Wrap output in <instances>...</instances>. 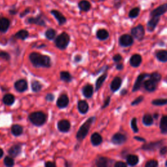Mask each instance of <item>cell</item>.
I'll return each mask as SVG.
<instances>
[{"mask_svg": "<svg viewBox=\"0 0 167 167\" xmlns=\"http://www.w3.org/2000/svg\"><path fill=\"white\" fill-rule=\"evenodd\" d=\"M114 166L115 167H126L127 164L124 162H122V161H118V162L115 163Z\"/></svg>", "mask_w": 167, "mask_h": 167, "instance_id": "f5cc1de1", "label": "cell"}, {"mask_svg": "<svg viewBox=\"0 0 167 167\" xmlns=\"http://www.w3.org/2000/svg\"><path fill=\"white\" fill-rule=\"evenodd\" d=\"M167 153V147H162V148L161 149V151H160V154L161 155H164Z\"/></svg>", "mask_w": 167, "mask_h": 167, "instance_id": "9f6ffc18", "label": "cell"}, {"mask_svg": "<svg viewBox=\"0 0 167 167\" xmlns=\"http://www.w3.org/2000/svg\"><path fill=\"white\" fill-rule=\"evenodd\" d=\"M29 59L32 65L36 68H49L52 65L51 58L49 56L41 54L36 52L31 53L29 56Z\"/></svg>", "mask_w": 167, "mask_h": 167, "instance_id": "6da1fadb", "label": "cell"}, {"mask_svg": "<svg viewBox=\"0 0 167 167\" xmlns=\"http://www.w3.org/2000/svg\"><path fill=\"white\" fill-rule=\"evenodd\" d=\"M160 129L163 134H167V116L162 117L160 121Z\"/></svg>", "mask_w": 167, "mask_h": 167, "instance_id": "8d00e7d4", "label": "cell"}, {"mask_svg": "<svg viewBox=\"0 0 167 167\" xmlns=\"http://www.w3.org/2000/svg\"><path fill=\"white\" fill-rule=\"evenodd\" d=\"M166 80H167V79H166Z\"/></svg>", "mask_w": 167, "mask_h": 167, "instance_id": "03108f58", "label": "cell"}, {"mask_svg": "<svg viewBox=\"0 0 167 167\" xmlns=\"http://www.w3.org/2000/svg\"><path fill=\"white\" fill-rule=\"evenodd\" d=\"M30 11H31V9L29 8V7H28V8H26L24 11H22L20 14V18H24V17H26L27 14H28Z\"/></svg>", "mask_w": 167, "mask_h": 167, "instance_id": "7dc6e473", "label": "cell"}, {"mask_svg": "<svg viewBox=\"0 0 167 167\" xmlns=\"http://www.w3.org/2000/svg\"><path fill=\"white\" fill-rule=\"evenodd\" d=\"M143 123L144 125L147 126L151 125L154 123V119L153 117L150 114H146L143 117Z\"/></svg>", "mask_w": 167, "mask_h": 167, "instance_id": "f35d334b", "label": "cell"}, {"mask_svg": "<svg viewBox=\"0 0 167 167\" xmlns=\"http://www.w3.org/2000/svg\"><path fill=\"white\" fill-rule=\"evenodd\" d=\"M50 14L52 15H53V17H54L56 19V20L58 22V24L59 26H63L65 24H66V22H67L66 17L59 11L53 9V10L50 11Z\"/></svg>", "mask_w": 167, "mask_h": 167, "instance_id": "9c48e42d", "label": "cell"}, {"mask_svg": "<svg viewBox=\"0 0 167 167\" xmlns=\"http://www.w3.org/2000/svg\"><path fill=\"white\" fill-rule=\"evenodd\" d=\"M167 12V3H163L158 6L157 8L154 9L151 11L149 15L151 17H160L162 15L164 14Z\"/></svg>", "mask_w": 167, "mask_h": 167, "instance_id": "52a82bcc", "label": "cell"}, {"mask_svg": "<svg viewBox=\"0 0 167 167\" xmlns=\"http://www.w3.org/2000/svg\"><path fill=\"white\" fill-rule=\"evenodd\" d=\"M121 83H122V81H121V79L119 77H116L114 78L110 84V89L112 92L118 91L121 86Z\"/></svg>", "mask_w": 167, "mask_h": 167, "instance_id": "d4e9b609", "label": "cell"}, {"mask_svg": "<svg viewBox=\"0 0 167 167\" xmlns=\"http://www.w3.org/2000/svg\"><path fill=\"white\" fill-rule=\"evenodd\" d=\"M0 58L6 61H9L11 59V56L9 53H7L4 51H1L0 52Z\"/></svg>", "mask_w": 167, "mask_h": 167, "instance_id": "ee69618b", "label": "cell"}, {"mask_svg": "<svg viewBox=\"0 0 167 167\" xmlns=\"http://www.w3.org/2000/svg\"><path fill=\"white\" fill-rule=\"evenodd\" d=\"M123 68H124V65H123V64H121V63H119L116 65V69L118 70L123 69Z\"/></svg>", "mask_w": 167, "mask_h": 167, "instance_id": "680465c9", "label": "cell"}, {"mask_svg": "<svg viewBox=\"0 0 167 167\" xmlns=\"http://www.w3.org/2000/svg\"><path fill=\"white\" fill-rule=\"evenodd\" d=\"M3 103L7 106H11L15 101V97L14 95L10 94H5L3 97Z\"/></svg>", "mask_w": 167, "mask_h": 167, "instance_id": "4316f807", "label": "cell"}, {"mask_svg": "<svg viewBox=\"0 0 167 167\" xmlns=\"http://www.w3.org/2000/svg\"><path fill=\"white\" fill-rule=\"evenodd\" d=\"M82 59V57L80 56H75V58H74V62L76 63H78L79 62H80Z\"/></svg>", "mask_w": 167, "mask_h": 167, "instance_id": "6f0895ef", "label": "cell"}, {"mask_svg": "<svg viewBox=\"0 0 167 167\" xmlns=\"http://www.w3.org/2000/svg\"><path fill=\"white\" fill-rule=\"evenodd\" d=\"M122 5V2H121V0H116L114 3V7L116 9H119L120 8V7Z\"/></svg>", "mask_w": 167, "mask_h": 167, "instance_id": "681fc988", "label": "cell"}, {"mask_svg": "<svg viewBox=\"0 0 167 167\" xmlns=\"http://www.w3.org/2000/svg\"><path fill=\"white\" fill-rule=\"evenodd\" d=\"M131 127H132V129L133 130V131L134 133H138L139 128L137 126V119H136V118H134L131 120Z\"/></svg>", "mask_w": 167, "mask_h": 167, "instance_id": "7bdbcfd3", "label": "cell"}, {"mask_svg": "<svg viewBox=\"0 0 167 167\" xmlns=\"http://www.w3.org/2000/svg\"><path fill=\"white\" fill-rule=\"evenodd\" d=\"M142 57L139 54H134L130 59V64L133 67H138L142 63Z\"/></svg>", "mask_w": 167, "mask_h": 167, "instance_id": "7402d4cb", "label": "cell"}, {"mask_svg": "<svg viewBox=\"0 0 167 167\" xmlns=\"http://www.w3.org/2000/svg\"><path fill=\"white\" fill-rule=\"evenodd\" d=\"M157 82H155L154 80L149 78L144 82V86L148 92H154L157 88Z\"/></svg>", "mask_w": 167, "mask_h": 167, "instance_id": "ac0fdd59", "label": "cell"}, {"mask_svg": "<svg viewBox=\"0 0 167 167\" xmlns=\"http://www.w3.org/2000/svg\"><path fill=\"white\" fill-rule=\"evenodd\" d=\"M9 13L11 15H16V14H18V9L17 8H14V7L13 8H13H11V9H10L9 10Z\"/></svg>", "mask_w": 167, "mask_h": 167, "instance_id": "db71d44e", "label": "cell"}, {"mask_svg": "<svg viewBox=\"0 0 167 167\" xmlns=\"http://www.w3.org/2000/svg\"><path fill=\"white\" fill-rule=\"evenodd\" d=\"M146 167H157L158 166V162L155 160H150L146 164Z\"/></svg>", "mask_w": 167, "mask_h": 167, "instance_id": "f6af8a7d", "label": "cell"}, {"mask_svg": "<svg viewBox=\"0 0 167 167\" xmlns=\"http://www.w3.org/2000/svg\"><path fill=\"white\" fill-rule=\"evenodd\" d=\"M140 13V8L139 7H136L133 8L132 9L130 10V11L129 12V18H137Z\"/></svg>", "mask_w": 167, "mask_h": 167, "instance_id": "d6a6232c", "label": "cell"}, {"mask_svg": "<svg viewBox=\"0 0 167 167\" xmlns=\"http://www.w3.org/2000/svg\"><path fill=\"white\" fill-rule=\"evenodd\" d=\"M165 166H167V161H166V163H165Z\"/></svg>", "mask_w": 167, "mask_h": 167, "instance_id": "be15d7a7", "label": "cell"}, {"mask_svg": "<svg viewBox=\"0 0 167 167\" xmlns=\"http://www.w3.org/2000/svg\"><path fill=\"white\" fill-rule=\"evenodd\" d=\"M149 77H150V78L151 80H154L155 82H156L157 83L160 81L161 79V75L158 73H154L151 74H150Z\"/></svg>", "mask_w": 167, "mask_h": 167, "instance_id": "b9f144b4", "label": "cell"}, {"mask_svg": "<svg viewBox=\"0 0 167 167\" xmlns=\"http://www.w3.org/2000/svg\"><path fill=\"white\" fill-rule=\"evenodd\" d=\"M59 75L60 79L66 82H70L73 79L72 75L67 71H62L60 73Z\"/></svg>", "mask_w": 167, "mask_h": 167, "instance_id": "d590c367", "label": "cell"}, {"mask_svg": "<svg viewBox=\"0 0 167 167\" xmlns=\"http://www.w3.org/2000/svg\"><path fill=\"white\" fill-rule=\"evenodd\" d=\"M11 21L6 17H0V32L6 33L9 29Z\"/></svg>", "mask_w": 167, "mask_h": 167, "instance_id": "4fadbf2b", "label": "cell"}, {"mask_svg": "<svg viewBox=\"0 0 167 167\" xmlns=\"http://www.w3.org/2000/svg\"><path fill=\"white\" fill-rule=\"evenodd\" d=\"M96 36L98 39H99L101 41H104L106 39H107L109 37V33L107 30H106L105 29H100L97 30V32L96 33Z\"/></svg>", "mask_w": 167, "mask_h": 167, "instance_id": "cb8c5ba5", "label": "cell"}, {"mask_svg": "<svg viewBox=\"0 0 167 167\" xmlns=\"http://www.w3.org/2000/svg\"><path fill=\"white\" fill-rule=\"evenodd\" d=\"M134 139L137 140H139V141H142V142L145 141V140H144V139H142V138H141V137H139V136H135Z\"/></svg>", "mask_w": 167, "mask_h": 167, "instance_id": "91938a15", "label": "cell"}, {"mask_svg": "<svg viewBox=\"0 0 167 167\" xmlns=\"http://www.w3.org/2000/svg\"><path fill=\"white\" fill-rule=\"evenodd\" d=\"M107 77V73H104L103 75H101V77H99V78L96 81V84H95V90L98 91L101 88V87L102 86L103 82L105 81L106 78Z\"/></svg>", "mask_w": 167, "mask_h": 167, "instance_id": "e575fe53", "label": "cell"}, {"mask_svg": "<svg viewBox=\"0 0 167 167\" xmlns=\"http://www.w3.org/2000/svg\"><path fill=\"white\" fill-rule=\"evenodd\" d=\"M103 138L100 134L98 133H94L91 136V142L94 146H97L102 143Z\"/></svg>", "mask_w": 167, "mask_h": 167, "instance_id": "603a6c76", "label": "cell"}, {"mask_svg": "<svg viewBox=\"0 0 167 167\" xmlns=\"http://www.w3.org/2000/svg\"><path fill=\"white\" fill-rule=\"evenodd\" d=\"M127 93V91L125 89L122 90V92H121V95H125Z\"/></svg>", "mask_w": 167, "mask_h": 167, "instance_id": "6125c7cd", "label": "cell"}, {"mask_svg": "<svg viewBox=\"0 0 167 167\" xmlns=\"http://www.w3.org/2000/svg\"><path fill=\"white\" fill-rule=\"evenodd\" d=\"M14 88L18 92H24L28 89V82L24 79H20L14 83Z\"/></svg>", "mask_w": 167, "mask_h": 167, "instance_id": "8fae6325", "label": "cell"}, {"mask_svg": "<svg viewBox=\"0 0 167 167\" xmlns=\"http://www.w3.org/2000/svg\"><path fill=\"white\" fill-rule=\"evenodd\" d=\"M54 98H55V97H54V95H53L52 94H48L46 95V97H45V99H46V100L47 101H50V102L54 101Z\"/></svg>", "mask_w": 167, "mask_h": 167, "instance_id": "c3c4849f", "label": "cell"}, {"mask_svg": "<svg viewBox=\"0 0 167 167\" xmlns=\"http://www.w3.org/2000/svg\"><path fill=\"white\" fill-rule=\"evenodd\" d=\"M78 109L82 114H85L89 110V105L86 101H80L78 103Z\"/></svg>", "mask_w": 167, "mask_h": 167, "instance_id": "484cf974", "label": "cell"}, {"mask_svg": "<svg viewBox=\"0 0 167 167\" xmlns=\"http://www.w3.org/2000/svg\"><path fill=\"white\" fill-rule=\"evenodd\" d=\"M134 41L133 36L129 34L122 35L119 39V43L121 47H127L133 44Z\"/></svg>", "mask_w": 167, "mask_h": 167, "instance_id": "ba28073f", "label": "cell"}, {"mask_svg": "<svg viewBox=\"0 0 167 167\" xmlns=\"http://www.w3.org/2000/svg\"><path fill=\"white\" fill-rule=\"evenodd\" d=\"M144 99V97L143 96H140L139 97H137L136 99H135V100L133 101L132 103H131V105L134 106V105H137L139 104V103H140Z\"/></svg>", "mask_w": 167, "mask_h": 167, "instance_id": "bcb514c9", "label": "cell"}, {"mask_svg": "<svg viewBox=\"0 0 167 167\" xmlns=\"http://www.w3.org/2000/svg\"><path fill=\"white\" fill-rule=\"evenodd\" d=\"M82 92L84 96L87 99H89L94 94V87L90 84H87L82 88Z\"/></svg>", "mask_w": 167, "mask_h": 167, "instance_id": "44dd1931", "label": "cell"}, {"mask_svg": "<svg viewBox=\"0 0 167 167\" xmlns=\"http://www.w3.org/2000/svg\"><path fill=\"white\" fill-rule=\"evenodd\" d=\"M14 37L18 39L25 40L29 37V32L26 29H20L15 34Z\"/></svg>", "mask_w": 167, "mask_h": 167, "instance_id": "1f68e13d", "label": "cell"}, {"mask_svg": "<svg viewBox=\"0 0 167 167\" xmlns=\"http://www.w3.org/2000/svg\"><path fill=\"white\" fill-rule=\"evenodd\" d=\"M156 58L161 62H167V51L161 50H158L155 53Z\"/></svg>", "mask_w": 167, "mask_h": 167, "instance_id": "83f0119b", "label": "cell"}, {"mask_svg": "<svg viewBox=\"0 0 167 167\" xmlns=\"http://www.w3.org/2000/svg\"><path fill=\"white\" fill-rule=\"evenodd\" d=\"M127 163L130 166H135L138 164L139 159L137 155H129L126 158Z\"/></svg>", "mask_w": 167, "mask_h": 167, "instance_id": "f546056e", "label": "cell"}, {"mask_svg": "<svg viewBox=\"0 0 167 167\" xmlns=\"http://www.w3.org/2000/svg\"><path fill=\"white\" fill-rule=\"evenodd\" d=\"M126 140H127L126 136L119 133H116L112 138V142L114 144H117V145H120V144L125 143Z\"/></svg>", "mask_w": 167, "mask_h": 167, "instance_id": "9a60e30c", "label": "cell"}, {"mask_svg": "<svg viewBox=\"0 0 167 167\" xmlns=\"http://www.w3.org/2000/svg\"><path fill=\"white\" fill-rule=\"evenodd\" d=\"M3 154H4L3 150L2 148H0V159L2 158V157H3Z\"/></svg>", "mask_w": 167, "mask_h": 167, "instance_id": "94428289", "label": "cell"}, {"mask_svg": "<svg viewBox=\"0 0 167 167\" xmlns=\"http://www.w3.org/2000/svg\"><path fill=\"white\" fill-rule=\"evenodd\" d=\"M159 21H160V17H151V18L148 22L147 24L148 31L149 32H154L155 29L156 28L157 26L158 25Z\"/></svg>", "mask_w": 167, "mask_h": 167, "instance_id": "5bb4252c", "label": "cell"}, {"mask_svg": "<svg viewBox=\"0 0 167 167\" xmlns=\"http://www.w3.org/2000/svg\"><path fill=\"white\" fill-rule=\"evenodd\" d=\"M121 59H122V57H121L120 54H116L113 57V60L116 63H118Z\"/></svg>", "mask_w": 167, "mask_h": 167, "instance_id": "f907efd6", "label": "cell"}, {"mask_svg": "<svg viewBox=\"0 0 167 167\" xmlns=\"http://www.w3.org/2000/svg\"><path fill=\"white\" fill-rule=\"evenodd\" d=\"M47 115L42 112H34L30 114L28 119L30 122L35 126L40 127L47 121Z\"/></svg>", "mask_w": 167, "mask_h": 167, "instance_id": "3957f363", "label": "cell"}, {"mask_svg": "<svg viewBox=\"0 0 167 167\" xmlns=\"http://www.w3.org/2000/svg\"><path fill=\"white\" fill-rule=\"evenodd\" d=\"M31 86H32V91L33 92H35V93L39 92L43 88V86L41 84V82H39V81H37V80L32 81Z\"/></svg>", "mask_w": 167, "mask_h": 167, "instance_id": "74e56055", "label": "cell"}, {"mask_svg": "<svg viewBox=\"0 0 167 167\" xmlns=\"http://www.w3.org/2000/svg\"><path fill=\"white\" fill-rule=\"evenodd\" d=\"M163 141H159L155 142H150L149 144H144L142 146V149L144 150L147 151H151V150H155L156 149L160 148L163 145Z\"/></svg>", "mask_w": 167, "mask_h": 167, "instance_id": "2e32d148", "label": "cell"}, {"mask_svg": "<svg viewBox=\"0 0 167 167\" xmlns=\"http://www.w3.org/2000/svg\"><path fill=\"white\" fill-rule=\"evenodd\" d=\"M56 34H57V32L55 29H52V28H49L47 30L44 35L47 39H48V40H53L56 38Z\"/></svg>", "mask_w": 167, "mask_h": 167, "instance_id": "836d02e7", "label": "cell"}, {"mask_svg": "<svg viewBox=\"0 0 167 167\" xmlns=\"http://www.w3.org/2000/svg\"><path fill=\"white\" fill-rule=\"evenodd\" d=\"M69 103V97L66 94L61 95L57 100L56 104L58 107L59 109H65L66 108Z\"/></svg>", "mask_w": 167, "mask_h": 167, "instance_id": "30bf717a", "label": "cell"}, {"mask_svg": "<svg viewBox=\"0 0 167 167\" xmlns=\"http://www.w3.org/2000/svg\"><path fill=\"white\" fill-rule=\"evenodd\" d=\"M4 164L6 166L11 167L13 166L14 165V161L13 159V157L7 156L4 159Z\"/></svg>", "mask_w": 167, "mask_h": 167, "instance_id": "60d3db41", "label": "cell"}, {"mask_svg": "<svg viewBox=\"0 0 167 167\" xmlns=\"http://www.w3.org/2000/svg\"><path fill=\"white\" fill-rule=\"evenodd\" d=\"M11 132L14 136H18L23 133V127L18 124L13 125L11 127Z\"/></svg>", "mask_w": 167, "mask_h": 167, "instance_id": "f1b7e54d", "label": "cell"}, {"mask_svg": "<svg viewBox=\"0 0 167 167\" xmlns=\"http://www.w3.org/2000/svg\"><path fill=\"white\" fill-rule=\"evenodd\" d=\"M27 23L30 24H35L39 26H46V22L43 17V14H39L35 17H29L27 18Z\"/></svg>", "mask_w": 167, "mask_h": 167, "instance_id": "8992f818", "label": "cell"}, {"mask_svg": "<svg viewBox=\"0 0 167 167\" xmlns=\"http://www.w3.org/2000/svg\"><path fill=\"white\" fill-rule=\"evenodd\" d=\"M58 129L60 132L67 133L71 129V124L67 119L60 120L58 123Z\"/></svg>", "mask_w": 167, "mask_h": 167, "instance_id": "7c38bea8", "label": "cell"}, {"mask_svg": "<svg viewBox=\"0 0 167 167\" xmlns=\"http://www.w3.org/2000/svg\"><path fill=\"white\" fill-rule=\"evenodd\" d=\"M101 1H105V0H101Z\"/></svg>", "mask_w": 167, "mask_h": 167, "instance_id": "e7e4bbea", "label": "cell"}, {"mask_svg": "<svg viewBox=\"0 0 167 167\" xmlns=\"http://www.w3.org/2000/svg\"><path fill=\"white\" fill-rule=\"evenodd\" d=\"M110 97H108L107 99H106V100H105V101L103 105V107H102V109H105L106 107H107L110 104Z\"/></svg>", "mask_w": 167, "mask_h": 167, "instance_id": "816d5d0a", "label": "cell"}, {"mask_svg": "<svg viewBox=\"0 0 167 167\" xmlns=\"http://www.w3.org/2000/svg\"><path fill=\"white\" fill-rule=\"evenodd\" d=\"M148 76H149V74H140L139 76L134 83V85L133 88V92H136V91H138L139 89H140L141 86L143 84L144 78H146V77H147Z\"/></svg>", "mask_w": 167, "mask_h": 167, "instance_id": "e0dca14e", "label": "cell"}, {"mask_svg": "<svg viewBox=\"0 0 167 167\" xmlns=\"http://www.w3.org/2000/svg\"><path fill=\"white\" fill-rule=\"evenodd\" d=\"M155 106H163L167 104V99H157L151 102Z\"/></svg>", "mask_w": 167, "mask_h": 167, "instance_id": "ab89813d", "label": "cell"}, {"mask_svg": "<svg viewBox=\"0 0 167 167\" xmlns=\"http://www.w3.org/2000/svg\"><path fill=\"white\" fill-rule=\"evenodd\" d=\"M22 151V147L19 144H15L9 148L8 150V153L9 155L12 157H17L18 155L20 154Z\"/></svg>", "mask_w": 167, "mask_h": 167, "instance_id": "ffe728a7", "label": "cell"}, {"mask_svg": "<svg viewBox=\"0 0 167 167\" xmlns=\"http://www.w3.org/2000/svg\"><path fill=\"white\" fill-rule=\"evenodd\" d=\"M78 7L81 12H88L92 8V4L88 0H81L78 3Z\"/></svg>", "mask_w": 167, "mask_h": 167, "instance_id": "d6986e66", "label": "cell"}, {"mask_svg": "<svg viewBox=\"0 0 167 167\" xmlns=\"http://www.w3.org/2000/svg\"><path fill=\"white\" fill-rule=\"evenodd\" d=\"M95 119V117H91L88 119L86 122H84L81 125L77 133V135H76V137H77L78 141H82L86 138V136L89 133L91 125H92Z\"/></svg>", "mask_w": 167, "mask_h": 167, "instance_id": "7a4b0ae2", "label": "cell"}, {"mask_svg": "<svg viewBox=\"0 0 167 167\" xmlns=\"http://www.w3.org/2000/svg\"><path fill=\"white\" fill-rule=\"evenodd\" d=\"M95 164L98 167H107L109 165V159L104 157H100L97 158Z\"/></svg>", "mask_w": 167, "mask_h": 167, "instance_id": "4dcf8cb0", "label": "cell"}, {"mask_svg": "<svg viewBox=\"0 0 167 167\" xmlns=\"http://www.w3.org/2000/svg\"><path fill=\"white\" fill-rule=\"evenodd\" d=\"M131 33L132 36L134 37L136 39L142 41L144 39V35H145V29L142 25L139 24L133 28L131 30Z\"/></svg>", "mask_w": 167, "mask_h": 167, "instance_id": "5b68a950", "label": "cell"}, {"mask_svg": "<svg viewBox=\"0 0 167 167\" xmlns=\"http://www.w3.org/2000/svg\"><path fill=\"white\" fill-rule=\"evenodd\" d=\"M70 42V36L66 32H63L56 37L54 43L57 48L60 50L65 49Z\"/></svg>", "mask_w": 167, "mask_h": 167, "instance_id": "277c9868", "label": "cell"}, {"mask_svg": "<svg viewBox=\"0 0 167 167\" xmlns=\"http://www.w3.org/2000/svg\"><path fill=\"white\" fill-rule=\"evenodd\" d=\"M44 166L46 167H56V163H53V162H50V161H48L46 163L44 164Z\"/></svg>", "mask_w": 167, "mask_h": 167, "instance_id": "11a10c76", "label": "cell"}]
</instances>
